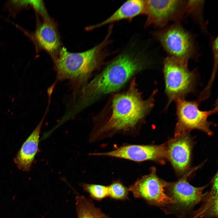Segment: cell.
Listing matches in <instances>:
<instances>
[{"label":"cell","instance_id":"7c38bea8","mask_svg":"<svg viewBox=\"0 0 218 218\" xmlns=\"http://www.w3.org/2000/svg\"><path fill=\"white\" fill-rule=\"evenodd\" d=\"M34 36L38 46L47 52L53 59L58 55L62 48L60 38L55 22L49 16L43 18Z\"/></svg>","mask_w":218,"mask_h":218},{"label":"cell","instance_id":"7a4b0ae2","mask_svg":"<svg viewBox=\"0 0 218 218\" xmlns=\"http://www.w3.org/2000/svg\"><path fill=\"white\" fill-rule=\"evenodd\" d=\"M111 30L101 43L88 50L71 52L61 48L53 60L56 80L69 81L74 93L86 84L88 78L104 58V48L109 42Z\"/></svg>","mask_w":218,"mask_h":218},{"label":"cell","instance_id":"ffe728a7","mask_svg":"<svg viewBox=\"0 0 218 218\" xmlns=\"http://www.w3.org/2000/svg\"><path fill=\"white\" fill-rule=\"evenodd\" d=\"M211 48L213 58V69L210 79L209 82L212 84L213 80L218 67V38L217 36L211 43Z\"/></svg>","mask_w":218,"mask_h":218},{"label":"cell","instance_id":"52a82bcc","mask_svg":"<svg viewBox=\"0 0 218 218\" xmlns=\"http://www.w3.org/2000/svg\"><path fill=\"white\" fill-rule=\"evenodd\" d=\"M146 1V27L152 25L161 29L167 26L170 22L179 23L185 13L186 0Z\"/></svg>","mask_w":218,"mask_h":218},{"label":"cell","instance_id":"9c48e42d","mask_svg":"<svg viewBox=\"0 0 218 218\" xmlns=\"http://www.w3.org/2000/svg\"><path fill=\"white\" fill-rule=\"evenodd\" d=\"M94 155L123 158L136 162L151 160L162 161L166 158V145H130L107 152Z\"/></svg>","mask_w":218,"mask_h":218},{"label":"cell","instance_id":"30bf717a","mask_svg":"<svg viewBox=\"0 0 218 218\" xmlns=\"http://www.w3.org/2000/svg\"><path fill=\"white\" fill-rule=\"evenodd\" d=\"M198 167L187 172L180 179L173 182H168L167 188L171 197L176 204L186 208L194 207L203 199L207 193L203 192L206 186L200 187L193 186L188 182V177Z\"/></svg>","mask_w":218,"mask_h":218},{"label":"cell","instance_id":"d6986e66","mask_svg":"<svg viewBox=\"0 0 218 218\" xmlns=\"http://www.w3.org/2000/svg\"><path fill=\"white\" fill-rule=\"evenodd\" d=\"M109 187V195L116 199H122L126 197L127 190L126 187L119 182H115Z\"/></svg>","mask_w":218,"mask_h":218},{"label":"cell","instance_id":"44dd1931","mask_svg":"<svg viewBox=\"0 0 218 218\" xmlns=\"http://www.w3.org/2000/svg\"><path fill=\"white\" fill-rule=\"evenodd\" d=\"M29 4L34 8V9L43 18L48 16L45 6L44 3L42 0L28 1Z\"/></svg>","mask_w":218,"mask_h":218},{"label":"cell","instance_id":"ba28073f","mask_svg":"<svg viewBox=\"0 0 218 218\" xmlns=\"http://www.w3.org/2000/svg\"><path fill=\"white\" fill-rule=\"evenodd\" d=\"M168 182L157 175L156 170L142 177L130 187L129 190L137 197L142 198L155 204L165 206L174 204L172 198L165 193Z\"/></svg>","mask_w":218,"mask_h":218},{"label":"cell","instance_id":"8992f818","mask_svg":"<svg viewBox=\"0 0 218 218\" xmlns=\"http://www.w3.org/2000/svg\"><path fill=\"white\" fill-rule=\"evenodd\" d=\"M177 122L176 126L175 137L193 129L201 130L211 134L210 127L211 124L208 118L217 112V105L213 109L208 111L201 110L197 101H188L184 98L176 101Z\"/></svg>","mask_w":218,"mask_h":218},{"label":"cell","instance_id":"ac0fdd59","mask_svg":"<svg viewBox=\"0 0 218 218\" xmlns=\"http://www.w3.org/2000/svg\"><path fill=\"white\" fill-rule=\"evenodd\" d=\"M204 1L201 0H186L185 13L191 15L202 23L203 25L202 12Z\"/></svg>","mask_w":218,"mask_h":218},{"label":"cell","instance_id":"6da1fadb","mask_svg":"<svg viewBox=\"0 0 218 218\" xmlns=\"http://www.w3.org/2000/svg\"><path fill=\"white\" fill-rule=\"evenodd\" d=\"M145 56L133 51L119 54L80 90L78 105L83 108L100 96L119 89L134 74L148 66L150 63Z\"/></svg>","mask_w":218,"mask_h":218},{"label":"cell","instance_id":"2e32d148","mask_svg":"<svg viewBox=\"0 0 218 218\" xmlns=\"http://www.w3.org/2000/svg\"><path fill=\"white\" fill-rule=\"evenodd\" d=\"M203 206L200 209L199 216L200 217H215L218 215V188L212 187L205 197Z\"/></svg>","mask_w":218,"mask_h":218},{"label":"cell","instance_id":"4fadbf2b","mask_svg":"<svg viewBox=\"0 0 218 218\" xmlns=\"http://www.w3.org/2000/svg\"><path fill=\"white\" fill-rule=\"evenodd\" d=\"M47 113L46 112L36 127L23 143L14 159L18 168L23 171L28 172L31 170L38 151L41 128Z\"/></svg>","mask_w":218,"mask_h":218},{"label":"cell","instance_id":"9a60e30c","mask_svg":"<svg viewBox=\"0 0 218 218\" xmlns=\"http://www.w3.org/2000/svg\"><path fill=\"white\" fill-rule=\"evenodd\" d=\"M75 200L78 218H102L99 210L85 197L77 196Z\"/></svg>","mask_w":218,"mask_h":218},{"label":"cell","instance_id":"8fae6325","mask_svg":"<svg viewBox=\"0 0 218 218\" xmlns=\"http://www.w3.org/2000/svg\"><path fill=\"white\" fill-rule=\"evenodd\" d=\"M191 150L190 139L184 134L175 137L166 146V158L177 173H183L188 168Z\"/></svg>","mask_w":218,"mask_h":218},{"label":"cell","instance_id":"3957f363","mask_svg":"<svg viewBox=\"0 0 218 218\" xmlns=\"http://www.w3.org/2000/svg\"><path fill=\"white\" fill-rule=\"evenodd\" d=\"M154 94L144 100L133 85L126 92L117 95L113 100L110 119L99 130L91 133L90 140H94L101 133L134 127L153 107Z\"/></svg>","mask_w":218,"mask_h":218},{"label":"cell","instance_id":"277c9868","mask_svg":"<svg viewBox=\"0 0 218 218\" xmlns=\"http://www.w3.org/2000/svg\"><path fill=\"white\" fill-rule=\"evenodd\" d=\"M187 61L168 56L164 60L163 72L167 107L193 91L197 81L196 70H191Z\"/></svg>","mask_w":218,"mask_h":218},{"label":"cell","instance_id":"e0dca14e","mask_svg":"<svg viewBox=\"0 0 218 218\" xmlns=\"http://www.w3.org/2000/svg\"><path fill=\"white\" fill-rule=\"evenodd\" d=\"M81 186L84 191L88 193L92 198L97 200L104 198L109 195V186L82 183Z\"/></svg>","mask_w":218,"mask_h":218},{"label":"cell","instance_id":"5b68a950","mask_svg":"<svg viewBox=\"0 0 218 218\" xmlns=\"http://www.w3.org/2000/svg\"><path fill=\"white\" fill-rule=\"evenodd\" d=\"M154 35L168 56L187 61L196 58L198 51L195 39L179 23L160 29Z\"/></svg>","mask_w":218,"mask_h":218},{"label":"cell","instance_id":"5bb4252c","mask_svg":"<svg viewBox=\"0 0 218 218\" xmlns=\"http://www.w3.org/2000/svg\"><path fill=\"white\" fill-rule=\"evenodd\" d=\"M146 5V0L127 1L106 19L97 24L88 27L87 29L92 30L122 20H130L139 15L145 14Z\"/></svg>","mask_w":218,"mask_h":218}]
</instances>
